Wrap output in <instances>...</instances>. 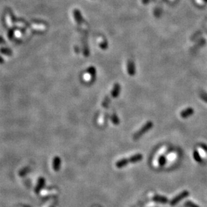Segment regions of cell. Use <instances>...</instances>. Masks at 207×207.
<instances>
[{"mask_svg":"<svg viewBox=\"0 0 207 207\" xmlns=\"http://www.w3.org/2000/svg\"><path fill=\"white\" fill-rule=\"evenodd\" d=\"M154 126V124H153V122L151 121H147V123L144 125L140 129H139L138 131H136L134 135L133 136V139L134 140H138L139 139L144 135L145 133H147L148 131L152 129Z\"/></svg>","mask_w":207,"mask_h":207,"instance_id":"1","label":"cell"},{"mask_svg":"<svg viewBox=\"0 0 207 207\" xmlns=\"http://www.w3.org/2000/svg\"><path fill=\"white\" fill-rule=\"evenodd\" d=\"M189 194L190 193L188 190H184V191L178 194L177 196H176L175 197H174L170 201L169 203L171 206H174L176 205V204H178L181 200H182L184 199V198L188 197V196H189Z\"/></svg>","mask_w":207,"mask_h":207,"instance_id":"2","label":"cell"},{"mask_svg":"<svg viewBox=\"0 0 207 207\" xmlns=\"http://www.w3.org/2000/svg\"><path fill=\"white\" fill-rule=\"evenodd\" d=\"M152 200H154L155 202H157V203H160V204H163L168 203V202H169L168 198L167 197H165V196H164L158 195V194L153 196Z\"/></svg>","mask_w":207,"mask_h":207,"instance_id":"3","label":"cell"},{"mask_svg":"<svg viewBox=\"0 0 207 207\" xmlns=\"http://www.w3.org/2000/svg\"><path fill=\"white\" fill-rule=\"evenodd\" d=\"M194 110L193 108H191V107H188L185 109H184L183 111H182L180 112V117L183 119H186V118L189 117L190 116H191L194 114Z\"/></svg>","mask_w":207,"mask_h":207,"instance_id":"4","label":"cell"},{"mask_svg":"<svg viewBox=\"0 0 207 207\" xmlns=\"http://www.w3.org/2000/svg\"><path fill=\"white\" fill-rule=\"evenodd\" d=\"M61 166V160L59 156H56L52 161V168L55 172L59 171Z\"/></svg>","mask_w":207,"mask_h":207,"instance_id":"5","label":"cell"},{"mask_svg":"<svg viewBox=\"0 0 207 207\" xmlns=\"http://www.w3.org/2000/svg\"><path fill=\"white\" fill-rule=\"evenodd\" d=\"M44 185H45V179L44 178L40 177V178L38 179L36 187V188H35V190H34L35 193L38 194L39 192L41 191V190L44 188Z\"/></svg>","mask_w":207,"mask_h":207,"instance_id":"6","label":"cell"},{"mask_svg":"<svg viewBox=\"0 0 207 207\" xmlns=\"http://www.w3.org/2000/svg\"><path fill=\"white\" fill-rule=\"evenodd\" d=\"M127 72L130 76L135 75L136 67L133 61H129L127 62Z\"/></svg>","mask_w":207,"mask_h":207,"instance_id":"7","label":"cell"},{"mask_svg":"<svg viewBox=\"0 0 207 207\" xmlns=\"http://www.w3.org/2000/svg\"><path fill=\"white\" fill-rule=\"evenodd\" d=\"M120 91H121V86H120L119 84H115V85L113 88V90L111 91V96H112L113 98H117L119 95Z\"/></svg>","mask_w":207,"mask_h":207,"instance_id":"8","label":"cell"},{"mask_svg":"<svg viewBox=\"0 0 207 207\" xmlns=\"http://www.w3.org/2000/svg\"><path fill=\"white\" fill-rule=\"evenodd\" d=\"M129 160H128V158H123L117 161V162L115 163V166L117 168H123L127 166L129 163Z\"/></svg>","mask_w":207,"mask_h":207,"instance_id":"9","label":"cell"},{"mask_svg":"<svg viewBox=\"0 0 207 207\" xmlns=\"http://www.w3.org/2000/svg\"><path fill=\"white\" fill-rule=\"evenodd\" d=\"M73 15L76 23L78 24H81L83 22V19H82L80 12L77 10H74L73 11Z\"/></svg>","mask_w":207,"mask_h":207,"instance_id":"10","label":"cell"},{"mask_svg":"<svg viewBox=\"0 0 207 207\" xmlns=\"http://www.w3.org/2000/svg\"><path fill=\"white\" fill-rule=\"evenodd\" d=\"M143 159V156L142 154H137L136 155H133L130 157L129 158H128V160H129V163H137L139 161H142Z\"/></svg>","mask_w":207,"mask_h":207,"instance_id":"11","label":"cell"},{"mask_svg":"<svg viewBox=\"0 0 207 207\" xmlns=\"http://www.w3.org/2000/svg\"><path fill=\"white\" fill-rule=\"evenodd\" d=\"M111 121H112V123L114 124L115 125H118L120 123V120L116 113H113V114L111 115Z\"/></svg>","mask_w":207,"mask_h":207,"instance_id":"12","label":"cell"},{"mask_svg":"<svg viewBox=\"0 0 207 207\" xmlns=\"http://www.w3.org/2000/svg\"><path fill=\"white\" fill-rule=\"evenodd\" d=\"M193 158L194 159V160H195L196 162H198V163L202 162V158H201V156H200L199 152H198L197 150H194L193 152Z\"/></svg>","mask_w":207,"mask_h":207,"instance_id":"13","label":"cell"},{"mask_svg":"<svg viewBox=\"0 0 207 207\" xmlns=\"http://www.w3.org/2000/svg\"><path fill=\"white\" fill-rule=\"evenodd\" d=\"M167 162V159L164 156H161L158 158V163L160 166H163Z\"/></svg>","mask_w":207,"mask_h":207,"instance_id":"14","label":"cell"},{"mask_svg":"<svg viewBox=\"0 0 207 207\" xmlns=\"http://www.w3.org/2000/svg\"><path fill=\"white\" fill-rule=\"evenodd\" d=\"M109 103H110V99H109V97L107 96L105 97L102 103V106L104 107V108H108Z\"/></svg>","mask_w":207,"mask_h":207,"instance_id":"15","label":"cell"},{"mask_svg":"<svg viewBox=\"0 0 207 207\" xmlns=\"http://www.w3.org/2000/svg\"><path fill=\"white\" fill-rule=\"evenodd\" d=\"M184 206L185 207H200L197 204H196L195 203H194L193 202L190 201V200H188L184 202Z\"/></svg>","mask_w":207,"mask_h":207,"instance_id":"16","label":"cell"},{"mask_svg":"<svg viewBox=\"0 0 207 207\" xmlns=\"http://www.w3.org/2000/svg\"><path fill=\"white\" fill-rule=\"evenodd\" d=\"M199 96L200 97V99H201L202 100L204 101V102L207 103V93L206 92L201 91L200 93Z\"/></svg>","mask_w":207,"mask_h":207,"instance_id":"17","label":"cell"},{"mask_svg":"<svg viewBox=\"0 0 207 207\" xmlns=\"http://www.w3.org/2000/svg\"><path fill=\"white\" fill-rule=\"evenodd\" d=\"M86 73L91 74V75L94 77L95 73H96V70H95L94 67H89V69L86 70Z\"/></svg>","mask_w":207,"mask_h":207,"instance_id":"18","label":"cell"},{"mask_svg":"<svg viewBox=\"0 0 207 207\" xmlns=\"http://www.w3.org/2000/svg\"><path fill=\"white\" fill-rule=\"evenodd\" d=\"M0 51H1V53L4 54H6V55H11L12 54V51L10 50V49L8 48H1L0 49Z\"/></svg>","mask_w":207,"mask_h":207,"instance_id":"19","label":"cell"},{"mask_svg":"<svg viewBox=\"0 0 207 207\" xmlns=\"http://www.w3.org/2000/svg\"><path fill=\"white\" fill-rule=\"evenodd\" d=\"M200 147L204 151V152L207 153V145L204 144H200Z\"/></svg>","mask_w":207,"mask_h":207,"instance_id":"20","label":"cell"},{"mask_svg":"<svg viewBox=\"0 0 207 207\" xmlns=\"http://www.w3.org/2000/svg\"><path fill=\"white\" fill-rule=\"evenodd\" d=\"M5 44V42H4L3 39L1 38V37H0V44Z\"/></svg>","mask_w":207,"mask_h":207,"instance_id":"21","label":"cell"},{"mask_svg":"<svg viewBox=\"0 0 207 207\" xmlns=\"http://www.w3.org/2000/svg\"><path fill=\"white\" fill-rule=\"evenodd\" d=\"M3 59H1V57H0V63H3Z\"/></svg>","mask_w":207,"mask_h":207,"instance_id":"22","label":"cell"},{"mask_svg":"<svg viewBox=\"0 0 207 207\" xmlns=\"http://www.w3.org/2000/svg\"><path fill=\"white\" fill-rule=\"evenodd\" d=\"M180 207H182V206H180Z\"/></svg>","mask_w":207,"mask_h":207,"instance_id":"23","label":"cell"}]
</instances>
